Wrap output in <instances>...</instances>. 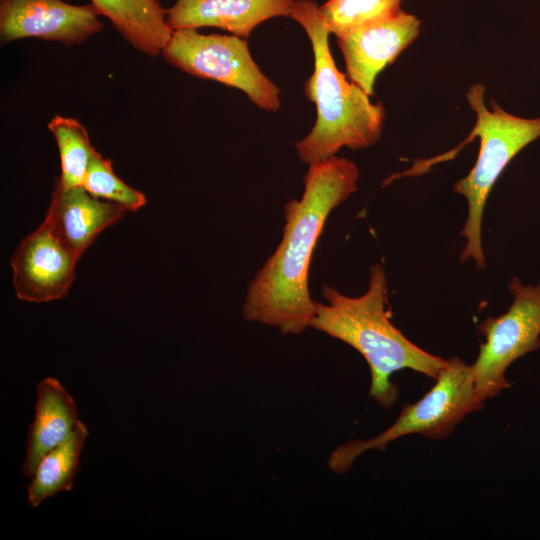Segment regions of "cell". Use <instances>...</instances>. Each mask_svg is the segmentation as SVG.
Segmentation results:
<instances>
[{"instance_id": "cell-1", "label": "cell", "mask_w": 540, "mask_h": 540, "mask_svg": "<svg viewBox=\"0 0 540 540\" xmlns=\"http://www.w3.org/2000/svg\"><path fill=\"white\" fill-rule=\"evenodd\" d=\"M357 165L332 156L309 165L300 199L284 206L283 236L248 285L245 320L300 334L310 327L315 302L309 292L312 254L330 213L356 190Z\"/></svg>"}, {"instance_id": "cell-2", "label": "cell", "mask_w": 540, "mask_h": 540, "mask_svg": "<svg viewBox=\"0 0 540 540\" xmlns=\"http://www.w3.org/2000/svg\"><path fill=\"white\" fill-rule=\"evenodd\" d=\"M322 294L326 303L315 302L310 327L363 356L371 372L369 394L384 408H391L398 398V387L391 381L395 372L411 369L435 380L447 364V359L418 347L393 325L380 264L371 267L368 289L361 296H346L327 284Z\"/></svg>"}, {"instance_id": "cell-3", "label": "cell", "mask_w": 540, "mask_h": 540, "mask_svg": "<svg viewBox=\"0 0 540 540\" xmlns=\"http://www.w3.org/2000/svg\"><path fill=\"white\" fill-rule=\"evenodd\" d=\"M290 17L305 30L312 46L314 70L305 95L316 106V122L295 143L299 159L308 165L326 160L343 147L365 149L381 137L385 108L341 73L332 57L329 35L314 0H295Z\"/></svg>"}, {"instance_id": "cell-4", "label": "cell", "mask_w": 540, "mask_h": 540, "mask_svg": "<svg viewBox=\"0 0 540 540\" xmlns=\"http://www.w3.org/2000/svg\"><path fill=\"white\" fill-rule=\"evenodd\" d=\"M485 86L472 85L467 101L476 113L471 139L480 138V148L474 167L454 184V192L464 196L468 203V216L461 234L466 245L461 253L462 262L473 259L476 267H486L482 248V218L489 193L509 162L527 145L540 138V117L524 118L503 110L490 101L491 110L484 103Z\"/></svg>"}, {"instance_id": "cell-5", "label": "cell", "mask_w": 540, "mask_h": 540, "mask_svg": "<svg viewBox=\"0 0 540 540\" xmlns=\"http://www.w3.org/2000/svg\"><path fill=\"white\" fill-rule=\"evenodd\" d=\"M435 381L420 400L405 404L384 432L369 440H350L335 449L328 459L329 468L345 473L363 452L384 451L390 442L411 434L443 440L466 415L482 409L484 402L477 394L471 366L458 357L447 359Z\"/></svg>"}, {"instance_id": "cell-6", "label": "cell", "mask_w": 540, "mask_h": 540, "mask_svg": "<svg viewBox=\"0 0 540 540\" xmlns=\"http://www.w3.org/2000/svg\"><path fill=\"white\" fill-rule=\"evenodd\" d=\"M162 55L167 62L198 78L241 90L258 108L277 111L280 89L253 60L247 40L236 35L173 30Z\"/></svg>"}, {"instance_id": "cell-7", "label": "cell", "mask_w": 540, "mask_h": 540, "mask_svg": "<svg viewBox=\"0 0 540 540\" xmlns=\"http://www.w3.org/2000/svg\"><path fill=\"white\" fill-rule=\"evenodd\" d=\"M509 291L513 300L508 310L479 325L485 342L471 369L483 402L510 387L506 370L515 360L540 347V282L524 285L514 277Z\"/></svg>"}, {"instance_id": "cell-8", "label": "cell", "mask_w": 540, "mask_h": 540, "mask_svg": "<svg viewBox=\"0 0 540 540\" xmlns=\"http://www.w3.org/2000/svg\"><path fill=\"white\" fill-rule=\"evenodd\" d=\"M78 260L44 219L20 243L11 259L16 296L36 303L64 298L75 279Z\"/></svg>"}, {"instance_id": "cell-9", "label": "cell", "mask_w": 540, "mask_h": 540, "mask_svg": "<svg viewBox=\"0 0 540 540\" xmlns=\"http://www.w3.org/2000/svg\"><path fill=\"white\" fill-rule=\"evenodd\" d=\"M93 4L73 5L62 0H1L0 36L3 43L22 38L81 44L102 30Z\"/></svg>"}, {"instance_id": "cell-10", "label": "cell", "mask_w": 540, "mask_h": 540, "mask_svg": "<svg viewBox=\"0 0 540 540\" xmlns=\"http://www.w3.org/2000/svg\"><path fill=\"white\" fill-rule=\"evenodd\" d=\"M420 21L400 10L395 15L337 36L347 77L372 96L378 74L419 35Z\"/></svg>"}, {"instance_id": "cell-11", "label": "cell", "mask_w": 540, "mask_h": 540, "mask_svg": "<svg viewBox=\"0 0 540 540\" xmlns=\"http://www.w3.org/2000/svg\"><path fill=\"white\" fill-rule=\"evenodd\" d=\"M295 0H176L165 9L172 30L215 27L247 39L262 22L290 17Z\"/></svg>"}, {"instance_id": "cell-12", "label": "cell", "mask_w": 540, "mask_h": 540, "mask_svg": "<svg viewBox=\"0 0 540 540\" xmlns=\"http://www.w3.org/2000/svg\"><path fill=\"white\" fill-rule=\"evenodd\" d=\"M125 212L118 204L93 197L83 186L66 189L56 179L45 219L80 259L96 237Z\"/></svg>"}, {"instance_id": "cell-13", "label": "cell", "mask_w": 540, "mask_h": 540, "mask_svg": "<svg viewBox=\"0 0 540 540\" xmlns=\"http://www.w3.org/2000/svg\"><path fill=\"white\" fill-rule=\"evenodd\" d=\"M35 415L29 428L22 474L31 479L41 458L61 444L79 421L77 405L59 380L47 377L36 386Z\"/></svg>"}, {"instance_id": "cell-14", "label": "cell", "mask_w": 540, "mask_h": 540, "mask_svg": "<svg viewBox=\"0 0 540 540\" xmlns=\"http://www.w3.org/2000/svg\"><path fill=\"white\" fill-rule=\"evenodd\" d=\"M91 4L129 44L147 55L162 53L172 36L158 0H91Z\"/></svg>"}, {"instance_id": "cell-15", "label": "cell", "mask_w": 540, "mask_h": 540, "mask_svg": "<svg viewBox=\"0 0 540 540\" xmlns=\"http://www.w3.org/2000/svg\"><path fill=\"white\" fill-rule=\"evenodd\" d=\"M87 436V426L79 420L69 436L41 458L27 488L31 507L37 508L55 494L72 489Z\"/></svg>"}, {"instance_id": "cell-16", "label": "cell", "mask_w": 540, "mask_h": 540, "mask_svg": "<svg viewBox=\"0 0 540 540\" xmlns=\"http://www.w3.org/2000/svg\"><path fill=\"white\" fill-rule=\"evenodd\" d=\"M61 160V175L57 180L63 188L82 186L84 176L97 152L84 125L77 119L55 115L48 123Z\"/></svg>"}, {"instance_id": "cell-17", "label": "cell", "mask_w": 540, "mask_h": 540, "mask_svg": "<svg viewBox=\"0 0 540 540\" xmlns=\"http://www.w3.org/2000/svg\"><path fill=\"white\" fill-rule=\"evenodd\" d=\"M402 0H327L319 6L323 21L336 37L398 13Z\"/></svg>"}, {"instance_id": "cell-18", "label": "cell", "mask_w": 540, "mask_h": 540, "mask_svg": "<svg viewBox=\"0 0 540 540\" xmlns=\"http://www.w3.org/2000/svg\"><path fill=\"white\" fill-rule=\"evenodd\" d=\"M82 186L93 197L118 204L126 211H137L146 204L145 195L122 181L111 161L98 152L90 161Z\"/></svg>"}]
</instances>
